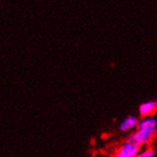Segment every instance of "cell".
Returning <instances> with one entry per match:
<instances>
[{"mask_svg":"<svg viewBox=\"0 0 157 157\" xmlns=\"http://www.w3.org/2000/svg\"><path fill=\"white\" fill-rule=\"evenodd\" d=\"M157 134V118L153 115L142 117L139 120L136 131L132 133L128 138L139 145L141 147L149 146Z\"/></svg>","mask_w":157,"mask_h":157,"instance_id":"obj_1","label":"cell"},{"mask_svg":"<svg viewBox=\"0 0 157 157\" xmlns=\"http://www.w3.org/2000/svg\"><path fill=\"white\" fill-rule=\"evenodd\" d=\"M140 150L141 147L128 137V139L116 150L114 157H136Z\"/></svg>","mask_w":157,"mask_h":157,"instance_id":"obj_2","label":"cell"},{"mask_svg":"<svg viewBox=\"0 0 157 157\" xmlns=\"http://www.w3.org/2000/svg\"><path fill=\"white\" fill-rule=\"evenodd\" d=\"M139 120L140 119H138V117L135 115H128L120 122L118 126L119 131L122 132H128L134 130V128H137Z\"/></svg>","mask_w":157,"mask_h":157,"instance_id":"obj_3","label":"cell"},{"mask_svg":"<svg viewBox=\"0 0 157 157\" xmlns=\"http://www.w3.org/2000/svg\"><path fill=\"white\" fill-rule=\"evenodd\" d=\"M157 109V103L154 100L146 101V102L140 104L139 108H138V113L142 117L147 116H151L155 113Z\"/></svg>","mask_w":157,"mask_h":157,"instance_id":"obj_4","label":"cell"},{"mask_svg":"<svg viewBox=\"0 0 157 157\" xmlns=\"http://www.w3.org/2000/svg\"><path fill=\"white\" fill-rule=\"evenodd\" d=\"M136 157H156V151L151 147H142Z\"/></svg>","mask_w":157,"mask_h":157,"instance_id":"obj_5","label":"cell"},{"mask_svg":"<svg viewBox=\"0 0 157 157\" xmlns=\"http://www.w3.org/2000/svg\"><path fill=\"white\" fill-rule=\"evenodd\" d=\"M156 103H157V100H156Z\"/></svg>","mask_w":157,"mask_h":157,"instance_id":"obj_6","label":"cell"}]
</instances>
